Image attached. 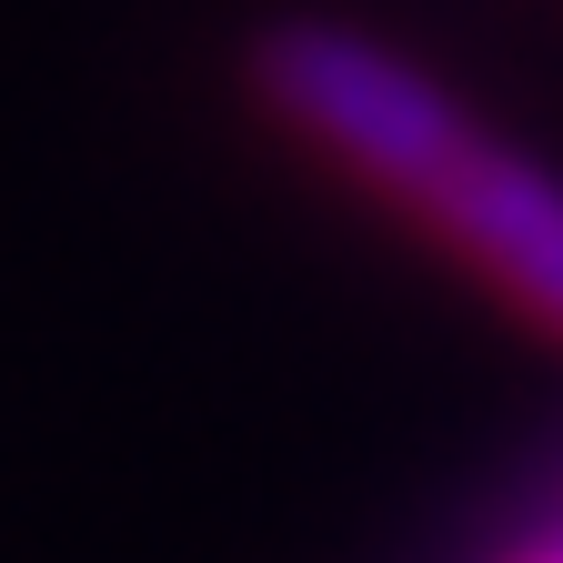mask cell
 <instances>
[{"instance_id": "7a4b0ae2", "label": "cell", "mask_w": 563, "mask_h": 563, "mask_svg": "<svg viewBox=\"0 0 563 563\" xmlns=\"http://www.w3.org/2000/svg\"><path fill=\"white\" fill-rule=\"evenodd\" d=\"M422 222H433L483 282H504L543 332H563V181L553 172H533L523 152L473 131V152L422 201Z\"/></svg>"}, {"instance_id": "6da1fadb", "label": "cell", "mask_w": 563, "mask_h": 563, "mask_svg": "<svg viewBox=\"0 0 563 563\" xmlns=\"http://www.w3.org/2000/svg\"><path fill=\"white\" fill-rule=\"evenodd\" d=\"M252 81L282 121H302L322 152H342L363 181L402 191L412 211L473 152V121L443 101V81H422L412 60H393L363 31H332V21H272L252 41Z\"/></svg>"}]
</instances>
